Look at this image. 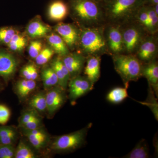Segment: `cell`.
I'll use <instances>...</instances> for the list:
<instances>
[{"label": "cell", "instance_id": "37", "mask_svg": "<svg viewBox=\"0 0 158 158\" xmlns=\"http://www.w3.org/2000/svg\"><path fill=\"white\" fill-rule=\"evenodd\" d=\"M37 116L34 111H30L26 112L23 114L21 118H20L19 124L21 126L25 124L29 121L31 120L32 118Z\"/></svg>", "mask_w": 158, "mask_h": 158}, {"label": "cell", "instance_id": "10", "mask_svg": "<svg viewBox=\"0 0 158 158\" xmlns=\"http://www.w3.org/2000/svg\"><path fill=\"white\" fill-rule=\"evenodd\" d=\"M17 66V61L14 56L0 48V77L8 81L13 76Z\"/></svg>", "mask_w": 158, "mask_h": 158}, {"label": "cell", "instance_id": "40", "mask_svg": "<svg viewBox=\"0 0 158 158\" xmlns=\"http://www.w3.org/2000/svg\"><path fill=\"white\" fill-rule=\"evenodd\" d=\"M15 137H16V135H11L5 138H0V144H6V145L12 144L15 140Z\"/></svg>", "mask_w": 158, "mask_h": 158}, {"label": "cell", "instance_id": "9", "mask_svg": "<svg viewBox=\"0 0 158 158\" xmlns=\"http://www.w3.org/2000/svg\"><path fill=\"white\" fill-rule=\"evenodd\" d=\"M47 110L50 115L53 114L65 103L66 100L65 90L59 86L51 88L46 94Z\"/></svg>", "mask_w": 158, "mask_h": 158}, {"label": "cell", "instance_id": "43", "mask_svg": "<svg viewBox=\"0 0 158 158\" xmlns=\"http://www.w3.org/2000/svg\"><path fill=\"white\" fill-rule=\"evenodd\" d=\"M158 4V0H145L144 5L148 6H154Z\"/></svg>", "mask_w": 158, "mask_h": 158}, {"label": "cell", "instance_id": "33", "mask_svg": "<svg viewBox=\"0 0 158 158\" xmlns=\"http://www.w3.org/2000/svg\"><path fill=\"white\" fill-rule=\"evenodd\" d=\"M42 50V44L38 40L32 41L28 48L29 56L32 59H35Z\"/></svg>", "mask_w": 158, "mask_h": 158}, {"label": "cell", "instance_id": "27", "mask_svg": "<svg viewBox=\"0 0 158 158\" xmlns=\"http://www.w3.org/2000/svg\"><path fill=\"white\" fill-rule=\"evenodd\" d=\"M36 156L32 150L23 141H20L15 149L14 157L15 158H35Z\"/></svg>", "mask_w": 158, "mask_h": 158}, {"label": "cell", "instance_id": "7", "mask_svg": "<svg viewBox=\"0 0 158 158\" xmlns=\"http://www.w3.org/2000/svg\"><path fill=\"white\" fill-rule=\"evenodd\" d=\"M94 84L86 76L80 75L71 78L68 87L69 98L72 103L93 90Z\"/></svg>", "mask_w": 158, "mask_h": 158}, {"label": "cell", "instance_id": "28", "mask_svg": "<svg viewBox=\"0 0 158 158\" xmlns=\"http://www.w3.org/2000/svg\"><path fill=\"white\" fill-rule=\"evenodd\" d=\"M16 33V30L11 27H0V45L7 46Z\"/></svg>", "mask_w": 158, "mask_h": 158}, {"label": "cell", "instance_id": "14", "mask_svg": "<svg viewBox=\"0 0 158 158\" xmlns=\"http://www.w3.org/2000/svg\"><path fill=\"white\" fill-rule=\"evenodd\" d=\"M142 76L147 79L148 85L151 87L157 98L158 97V65L155 60L143 65Z\"/></svg>", "mask_w": 158, "mask_h": 158}, {"label": "cell", "instance_id": "15", "mask_svg": "<svg viewBox=\"0 0 158 158\" xmlns=\"http://www.w3.org/2000/svg\"><path fill=\"white\" fill-rule=\"evenodd\" d=\"M101 59L99 56H89L85 67V76L94 84L100 77Z\"/></svg>", "mask_w": 158, "mask_h": 158}, {"label": "cell", "instance_id": "6", "mask_svg": "<svg viewBox=\"0 0 158 158\" xmlns=\"http://www.w3.org/2000/svg\"><path fill=\"white\" fill-rule=\"evenodd\" d=\"M142 26L132 25L125 28L122 31L123 50L127 54L134 55L140 44L144 40V31Z\"/></svg>", "mask_w": 158, "mask_h": 158}, {"label": "cell", "instance_id": "31", "mask_svg": "<svg viewBox=\"0 0 158 158\" xmlns=\"http://www.w3.org/2000/svg\"><path fill=\"white\" fill-rule=\"evenodd\" d=\"M24 133L31 144L37 149H40L42 148L46 140L47 137H37L25 132Z\"/></svg>", "mask_w": 158, "mask_h": 158}, {"label": "cell", "instance_id": "36", "mask_svg": "<svg viewBox=\"0 0 158 158\" xmlns=\"http://www.w3.org/2000/svg\"><path fill=\"white\" fill-rule=\"evenodd\" d=\"M40 123L41 121L40 119L37 116L32 118L28 122L23 125L21 127H22L24 129L28 130L35 129L39 128Z\"/></svg>", "mask_w": 158, "mask_h": 158}, {"label": "cell", "instance_id": "29", "mask_svg": "<svg viewBox=\"0 0 158 158\" xmlns=\"http://www.w3.org/2000/svg\"><path fill=\"white\" fill-rule=\"evenodd\" d=\"M54 51L52 48H46L42 49L39 55L35 58V61L37 65H44L50 60L54 54Z\"/></svg>", "mask_w": 158, "mask_h": 158}, {"label": "cell", "instance_id": "34", "mask_svg": "<svg viewBox=\"0 0 158 158\" xmlns=\"http://www.w3.org/2000/svg\"><path fill=\"white\" fill-rule=\"evenodd\" d=\"M11 112L8 107L0 104V124H6L10 118Z\"/></svg>", "mask_w": 158, "mask_h": 158}, {"label": "cell", "instance_id": "19", "mask_svg": "<svg viewBox=\"0 0 158 158\" xmlns=\"http://www.w3.org/2000/svg\"><path fill=\"white\" fill-rule=\"evenodd\" d=\"M50 31V27L38 21L30 23L27 28L28 34L33 38L44 37Z\"/></svg>", "mask_w": 158, "mask_h": 158}, {"label": "cell", "instance_id": "4", "mask_svg": "<svg viewBox=\"0 0 158 158\" xmlns=\"http://www.w3.org/2000/svg\"><path fill=\"white\" fill-rule=\"evenodd\" d=\"M101 29L100 27L83 28L80 33L79 41L81 48L88 56H99L106 50V40Z\"/></svg>", "mask_w": 158, "mask_h": 158}, {"label": "cell", "instance_id": "26", "mask_svg": "<svg viewBox=\"0 0 158 158\" xmlns=\"http://www.w3.org/2000/svg\"><path fill=\"white\" fill-rule=\"evenodd\" d=\"M30 106L33 109L40 112H44L47 110L46 94L40 92L33 96L30 102Z\"/></svg>", "mask_w": 158, "mask_h": 158}, {"label": "cell", "instance_id": "1", "mask_svg": "<svg viewBox=\"0 0 158 158\" xmlns=\"http://www.w3.org/2000/svg\"><path fill=\"white\" fill-rule=\"evenodd\" d=\"M144 1L107 0L105 15L114 23H124L135 17L138 9L144 5Z\"/></svg>", "mask_w": 158, "mask_h": 158}, {"label": "cell", "instance_id": "20", "mask_svg": "<svg viewBox=\"0 0 158 158\" xmlns=\"http://www.w3.org/2000/svg\"><path fill=\"white\" fill-rule=\"evenodd\" d=\"M149 157V148L146 140L142 139L130 152L123 158H148Z\"/></svg>", "mask_w": 158, "mask_h": 158}, {"label": "cell", "instance_id": "18", "mask_svg": "<svg viewBox=\"0 0 158 158\" xmlns=\"http://www.w3.org/2000/svg\"><path fill=\"white\" fill-rule=\"evenodd\" d=\"M47 40L51 48L60 56L64 57L69 54L68 47L59 34L53 33L50 34L47 37Z\"/></svg>", "mask_w": 158, "mask_h": 158}, {"label": "cell", "instance_id": "41", "mask_svg": "<svg viewBox=\"0 0 158 158\" xmlns=\"http://www.w3.org/2000/svg\"><path fill=\"white\" fill-rule=\"evenodd\" d=\"M21 75L23 77L27 80H31L30 65H26L22 69Z\"/></svg>", "mask_w": 158, "mask_h": 158}, {"label": "cell", "instance_id": "8", "mask_svg": "<svg viewBox=\"0 0 158 158\" xmlns=\"http://www.w3.org/2000/svg\"><path fill=\"white\" fill-rule=\"evenodd\" d=\"M135 55L142 63L155 60L157 53L156 40L152 37L144 38L140 44Z\"/></svg>", "mask_w": 158, "mask_h": 158}, {"label": "cell", "instance_id": "23", "mask_svg": "<svg viewBox=\"0 0 158 158\" xmlns=\"http://www.w3.org/2000/svg\"><path fill=\"white\" fill-rule=\"evenodd\" d=\"M37 84L35 81L32 80H21L18 82L16 90L18 95L22 98L28 96L36 88Z\"/></svg>", "mask_w": 158, "mask_h": 158}, {"label": "cell", "instance_id": "2", "mask_svg": "<svg viewBox=\"0 0 158 158\" xmlns=\"http://www.w3.org/2000/svg\"><path fill=\"white\" fill-rule=\"evenodd\" d=\"M114 68L123 81L125 88H128L131 81H136L142 76L143 64L135 55L114 54Z\"/></svg>", "mask_w": 158, "mask_h": 158}, {"label": "cell", "instance_id": "3", "mask_svg": "<svg viewBox=\"0 0 158 158\" xmlns=\"http://www.w3.org/2000/svg\"><path fill=\"white\" fill-rule=\"evenodd\" d=\"M72 8L84 28L99 27L103 22V12L93 0H73Z\"/></svg>", "mask_w": 158, "mask_h": 158}, {"label": "cell", "instance_id": "22", "mask_svg": "<svg viewBox=\"0 0 158 158\" xmlns=\"http://www.w3.org/2000/svg\"><path fill=\"white\" fill-rule=\"evenodd\" d=\"M127 88L116 87L112 89L107 94V101L114 104H118L123 101L128 97Z\"/></svg>", "mask_w": 158, "mask_h": 158}, {"label": "cell", "instance_id": "30", "mask_svg": "<svg viewBox=\"0 0 158 158\" xmlns=\"http://www.w3.org/2000/svg\"><path fill=\"white\" fill-rule=\"evenodd\" d=\"M135 16L139 24L146 30L148 25V15L144 5L138 9Z\"/></svg>", "mask_w": 158, "mask_h": 158}, {"label": "cell", "instance_id": "44", "mask_svg": "<svg viewBox=\"0 0 158 158\" xmlns=\"http://www.w3.org/2000/svg\"><path fill=\"white\" fill-rule=\"evenodd\" d=\"M103 1V0H95V2H98V1ZM105 1H107V0H105Z\"/></svg>", "mask_w": 158, "mask_h": 158}, {"label": "cell", "instance_id": "12", "mask_svg": "<svg viewBox=\"0 0 158 158\" xmlns=\"http://www.w3.org/2000/svg\"><path fill=\"white\" fill-rule=\"evenodd\" d=\"M63 57L62 62L69 71L70 79L79 75L84 68L86 57L76 53H69Z\"/></svg>", "mask_w": 158, "mask_h": 158}, {"label": "cell", "instance_id": "24", "mask_svg": "<svg viewBox=\"0 0 158 158\" xmlns=\"http://www.w3.org/2000/svg\"><path fill=\"white\" fill-rule=\"evenodd\" d=\"M157 98L151 87L148 85V93L146 101L144 102H138L141 104L147 106L150 109L156 120H158V103Z\"/></svg>", "mask_w": 158, "mask_h": 158}, {"label": "cell", "instance_id": "25", "mask_svg": "<svg viewBox=\"0 0 158 158\" xmlns=\"http://www.w3.org/2000/svg\"><path fill=\"white\" fill-rule=\"evenodd\" d=\"M148 15V25L146 31L149 33H154L157 30L158 15L154 9L153 6L144 5Z\"/></svg>", "mask_w": 158, "mask_h": 158}, {"label": "cell", "instance_id": "17", "mask_svg": "<svg viewBox=\"0 0 158 158\" xmlns=\"http://www.w3.org/2000/svg\"><path fill=\"white\" fill-rule=\"evenodd\" d=\"M68 8L65 3L60 1L51 4L48 9V16L51 19L59 21L64 19L68 14Z\"/></svg>", "mask_w": 158, "mask_h": 158}, {"label": "cell", "instance_id": "13", "mask_svg": "<svg viewBox=\"0 0 158 158\" xmlns=\"http://www.w3.org/2000/svg\"><path fill=\"white\" fill-rule=\"evenodd\" d=\"M107 44L111 52L120 54L123 51V41L121 29L117 26H111L108 29Z\"/></svg>", "mask_w": 158, "mask_h": 158}, {"label": "cell", "instance_id": "38", "mask_svg": "<svg viewBox=\"0 0 158 158\" xmlns=\"http://www.w3.org/2000/svg\"><path fill=\"white\" fill-rule=\"evenodd\" d=\"M16 135L15 130L11 127H0V138Z\"/></svg>", "mask_w": 158, "mask_h": 158}, {"label": "cell", "instance_id": "35", "mask_svg": "<svg viewBox=\"0 0 158 158\" xmlns=\"http://www.w3.org/2000/svg\"><path fill=\"white\" fill-rule=\"evenodd\" d=\"M27 43V40L20 41L11 40L7 44V46L9 49L13 52H19L24 48Z\"/></svg>", "mask_w": 158, "mask_h": 158}, {"label": "cell", "instance_id": "42", "mask_svg": "<svg viewBox=\"0 0 158 158\" xmlns=\"http://www.w3.org/2000/svg\"><path fill=\"white\" fill-rule=\"evenodd\" d=\"M30 71H31V79L35 81L38 77V72L37 68L33 65H30Z\"/></svg>", "mask_w": 158, "mask_h": 158}, {"label": "cell", "instance_id": "32", "mask_svg": "<svg viewBox=\"0 0 158 158\" xmlns=\"http://www.w3.org/2000/svg\"><path fill=\"white\" fill-rule=\"evenodd\" d=\"M15 151L12 144H0V158L14 157Z\"/></svg>", "mask_w": 158, "mask_h": 158}, {"label": "cell", "instance_id": "39", "mask_svg": "<svg viewBox=\"0 0 158 158\" xmlns=\"http://www.w3.org/2000/svg\"><path fill=\"white\" fill-rule=\"evenodd\" d=\"M24 132H25L29 133L33 135L40 137H47V135L45 132L43 130L39 129L38 128L31 130H26L24 129Z\"/></svg>", "mask_w": 158, "mask_h": 158}, {"label": "cell", "instance_id": "21", "mask_svg": "<svg viewBox=\"0 0 158 158\" xmlns=\"http://www.w3.org/2000/svg\"><path fill=\"white\" fill-rule=\"evenodd\" d=\"M41 77L44 87L46 90L59 86V80L55 71L52 66L47 67L43 70Z\"/></svg>", "mask_w": 158, "mask_h": 158}, {"label": "cell", "instance_id": "5", "mask_svg": "<svg viewBox=\"0 0 158 158\" xmlns=\"http://www.w3.org/2000/svg\"><path fill=\"white\" fill-rule=\"evenodd\" d=\"M92 123H89L82 129L59 136L52 143V149L59 152H68L78 149L86 142V137Z\"/></svg>", "mask_w": 158, "mask_h": 158}, {"label": "cell", "instance_id": "16", "mask_svg": "<svg viewBox=\"0 0 158 158\" xmlns=\"http://www.w3.org/2000/svg\"><path fill=\"white\" fill-rule=\"evenodd\" d=\"M51 66L53 69L58 77L59 86L63 90H66L70 79V76L68 69L62 62V59L60 58H56L52 62Z\"/></svg>", "mask_w": 158, "mask_h": 158}, {"label": "cell", "instance_id": "11", "mask_svg": "<svg viewBox=\"0 0 158 158\" xmlns=\"http://www.w3.org/2000/svg\"><path fill=\"white\" fill-rule=\"evenodd\" d=\"M55 30L68 48H73L78 42L80 33L77 29L73 25L59 23L55 27Z\"/></svg>", "mask_w": 158, "mask_h": 158}]
</instances>
